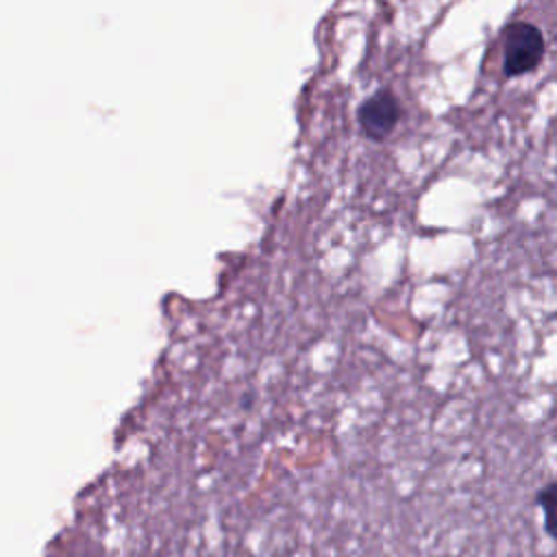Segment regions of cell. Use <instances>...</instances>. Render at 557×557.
<instances>
[{"instance_id": "cell-1", "label": "cell", "mask_w": 557, "mask_h": 557, "mask_svg": "<svg viewBox=\"0 0 557 557\" xmlns=\"http://www.w3.org/2000/svg\"><path fill=\"white\" fill-rule=\"evenodd\" d=\"M544 50V35L533 22H509L503 28V74L507 78L531 74L542 63Z\"/></svg>"}, {"instance_id": "cell-2", "label": "cell", "mask_w": 557, "mask_h": 557, "mask_svg": "<svg viewBox=\"0 0 557 557\" xmlns=\"http://www.w3.org/2000/svg\"><path fill=\"white\" fill-rule=\"evenodd\" d=\"M400 115H403L400 102H398L396 94L387 87L376 89L374 94L363 98L361 104L357 107L359 128L372 141L387 139L394 133V128L398 126Z\"/></svg>"}, {"instance_id": "cell-3", "label": "cell", "mask_w": 557, "mask_h": 557, "mask_svg": "<svg viewBox=\"0 0 557 557\" xmlns=\"http://www.w3.org/2000/svg\"><path fill=\"white\" fill-rule=\"evenodd\" d=\"M535 505L542 509L546 535L557 542V481H548L535 492Z\"/></svg>"}]
</instances>
